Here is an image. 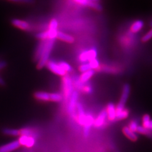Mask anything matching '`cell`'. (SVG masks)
<instances>
[{"label":"cell","instance_id":"e0dca14e","mask_svg":"<svg viewBox=\"0 0 152 152\" xmlns=\"http://www.w3.org/2000/svg\"><path fill=\"white\" fill-rule=\"evenodd\" d=\"M144 26V23L141 20H137L131 26V31L132 32L136 33L140 31Z\"/></svg>","mask_w":152,"mask_h":152},{"label":"cell","instance_id":"8fae6325","mask_svg":"<svg viewBox=\"0 0 152 152\" xmlns=\"http://www.w3.org/2000/svg\"><path fill=\"white\" fill-rule=\"evenodd\" d=\"M107 112L109 120L113 121L116 119V109L115 108L114 104L112 103L108 104Z\"/></svg>","mask_w":152,"mask_h":152},{"label":"cell","instance_id":"d6a6232c","mask_svg":"<svg viewBox=\"0 0 152 152\" xmlns=\"http://www.w3.org/2000/svg\"><path fill=\"white\" fill-rule=\"evenodd\" d=\"M91 70V68L89 64H83V65H81L79 67V71L81 72L82 73H84L85 72Z\"/></svg>","mask_w":152,"mask_h":152},{"label":"cell","instance_id":"277c9868","mask_svg":"<svg viewBox=\"0 0 152 152\" xmlns=\"http://www.w3.org/2000/svg\"><path fill=\"white\" fill-rule=\"evenodd\" d=\"M63 91L64 96L66 99L71 97L72 94V84L69 76H65L63 78Z\"/></svg>","mask_w":152,"mask_h":152},{"label":"cell","instance_id":"1f68e13d","mask_svg":"<svg viewBox=\"0 0 152 152\" xmlns=\"http://www.w3.org/2000/svg\"><path fill=\"white\" fill-rule=\"evenodd\" d=\"M139 126L137 125V124L136 123L135 121H132L129 125V128L131 130L134 132H135L137 131V128H138Z\"/></svg>","mask_w":152,"mask_h":152},{"label":"cell","instance_id":"4dcf8cb0","mask_svg":"<svg viewBox=\"0 0 152 152\" xmlns=\"http://www.w3.org/2000/svg\"><path fill=\"white\" fill-rule=\"evenodd\" d=\"M152 38V29H151L147 34H145L143 37L142 38V41L143 42H147L149 41L150 39Z\"/></svg>","mask_w":152,"mask_h":152},{"label":"cell","instance_id":"836d02e7","mask_svg":"<svg viewBox=\"0 0 152 152\" xmlns=\"http://www.w3.org/2000/svg\"><path fill=\"white\" fill-rule=\"evenodd\" d=\"M80 59L82 61H85L86 60H88V51H85L80 56Z\"/></svg>","mask_w":152,"mask_h":152},{"label":"cell","instance_id":"4316f807","mask_svg":"<svg viewBox=\"0 0 152 152\" xmlns=\"http://www.w3.org/2000/svg\"><path fill=\"white\" fill-rule=\"evenodd\" d=\"M151 118L150 116L148 114H145L144 115L143 118H142V124H143V126L147 129L148 126L149 125L150 121H151Z\"/></svg>","mask_w":152,"mask_h":152},{"label":"cell","instance_id":"f35d334b","mask_svg":"<svg viewBox=\"0 0 152 152\" xmlns=\"http://www.w3.org/2000/svg\"><path fill=\"white\" fill-rule=\"evenodd\" d=\"M150 26H151V27H152V20L151 22V23H150Z\"/></svg>","mask_w":152,"mask_h":152},{"label":"cell","instance_id":"603a6c76","mask_svg":"<svg viewBox=\"0 0 152 152\" xmlns=\"http://www.w3.org/2000/svg\"><path fill=\"white\" fill-rule=\"evenodd\" d=\"M136 132L141 134H144V135H149L151 134V130L145 128L144 126H139Z\"/></svg>","mask_w":152,"mask_h":152},{"label":"cell","instance_id":"9c48e42d","mask_svg":"<svg viewBox=\"0 0 152 152\" xmlns=\"http://www.w3.org/2000/svg\"><path fill=\"white\" fill-rule=\"evenodd\" d=\"M107 112L105 110H103L100 114L98 115V118L94 122V125L96 127H100L103 125L105 121L106 120V117H107Z\"/></svg>","mask_w":152,"mask_h":152},{"label":"cell","instance_id":"83f0119b","mask_svg":"<svg viewBox=\"0 0 152 152\" xmlns=\"http://www.w3.org/2000/svg\"><path fill=\"white\" fill-rule=\"evenodd\" d=\"M35 144V139L32 136H28L26 147L27 148L32 147Z\"/></svg>","mask_w":152,"mask_h":152},{"label":"cell","instance_id":"52a82bcc","mask_svg":"<svg viewBox=\"0 0 152 152\" xmlns=\"http://www.w3.org/2000/svg\"><path fill=\"white\" fill-rule=\"evenodd\" d=\"M78 92L77 91H74L71 95L70 98V102L68 106V110L71 114H72L74 112L75 108L77 107V102L78 99Z\"/></svg>","mask_w":152,"mask_h":152},{"label":"cell","instance_id":"7a4b0ae2","mask_svg":"<svg viewBox=\"0 0 152 152\" xmlns=\"http://www.w3.org/2000/svg\"><path fill=\"white\" fill-rule=\"evenodd\" d=\"M130 92V86L129 84H125L123 88L122 95L120 99V102L116 107V113L121 112L125 110V104L128 99Z\"/></svg>","mask_w":152,"mask_h":152},{"label":"cell","instance_id":"44dd1931","mask_svg":"<svg viewBox=\"0 0 152 152\" xmlns=\"http://www.w3.org/2000/svg\"><path fill=\"white\" fill-rule=\"evenodd\" d=\"M129 115V112L127 110H124L123 111L116 113V119L117 120H123L126 118Z\"/></svg>","mask_w":152,"mask_h":152},{"label":"cell","instance_id":"30bf717a","mask_svg":"<svg viewBox=\"0 0 152 152\" xmlns=\"http://www.w3.org/2000/svg\"><path fill=\"white\" fill-rule=\"evenodd\" d=\"M94 121L93 120L92 116L88 115L86 117L85 122L84 124V130H83V134L85 137H87L88 136L90 130L91 128V126L94 124Z\"/></svg>","mask_w":152,"mask_h":152},{"label":"cell","instance_id":"8d00e7d4","mask_svg":"<svg viewBox=\"0 0 152 152\" xmlns=\"http://www.w3.org/2000/svg\"><path fill=\"white\" fill-rule=\"evenodd\" d=\"M5 83L4 80L0 77V85L4 86V85H5Z\"/></svg>","mask_w":152,"mask_h":152},{"label":"cell","instance_id":"f546056e","mask_svg":"<svg viewBox=\"0 0 152 152\" xmlns=\"http://www.w3.org/2000/svg\"><path fill=\"white\" fill-rule=\"evenodd\" d=\"M58 21L55 19H52L49 24V29H55L57 30V27H58Z\"/></svg>","mask_w":152,"mask_h":152},{"label":"cell","instance_id":"484cf974","mask_svg":"<svg viewBox=\"0 0 152 152\" xmlns=\"http://www.w3.org/2000/svg\"><path fill=\"white\" fill-rule=\"evenodd\" d=\"M88 60H91L94 59H96L97 52L96 50L91 49L89 51H88Z\"/></svg>","mask_w":152,"mask_h":152},{"label":"cell","instance_id":"3957f363","mask_svg":"<svg viewBox=\"0 0 152 152\" xmlns=\"http://www.w3.org/2000/svg\"><path fill=\"white\" fill-rule=\"evenodd\" d=\"M46 65L50 71L55 74L60 76H66V72L61 68L60 65L55 63L53 61L50 60Z\"/></svg>","mask_w":152,"mask_h":152},{"label":"cell","instance_id":"ac0fdd59","mask_svg":"<svg viewBox=\"0 0 152 152\" xmlns=\"http://www.w3.org/2000/svg\"><path fill=\"white\" fill-rule=\"evenodd\" d=\"M94 75V71L92 69L83 73L80 76V80L83 82H86L90 80L91 77Z\"/></svg>","mask_w":152,"mask_h":152},{"label":"cell","instance_id":"7c38bea8","mask_svg":"<svg viewBox=\"0 0 152 152\" xmlns=\"http://www.w3.org/2000/svg\"><path fill=\"white\" fill-rule=\"evenodd\" d=\"M46 41H47V39L42 41L40 42L39 45H38V48L37 49V50H36V51L35 53V55H34L35 60H39L40 58H41V56L44 53V50L45 49Z\"/></svg>","mask_w":152,"mask_h":152},{"label":"cell","instance_id":"4fadbf2b","mask_svg":"<svg viewBox=\"0 0 152 152\" xmlns=\"http://www.w3.org/2000/svg\"><path fill=\"white\" fill-rule=\"evenodd\" d=\"M56 38L70 44L73 43L75 42V38H73L72 36L61 32H58Z\"/></svg>","mask_w":152,"mask_h":152},{"label":"cell","instance_id":"d6986e66","mask_svg":"<svg viewBox=\"0 0 152 152\" xmlns=\"http://www.w3.org/2000/svg\"><path fill=\"white\" fill-rule=\"evenodd\" d=\"M3 132L6 135H10V136H16L20 135V130L17 129H14L6 128L3 130Z\"/></svg>","mask_w":152,"mask_h":152},{"label":"cell","instance_id":"6da1fadb","mask_svg":"<svg viewBox=\"0 0 152 152\" xmlns=\"http://www.w3.org/2000/svg\"><path fill=\"white\" fill-rule=\"evenodd\" d=\"M55 41V39L48 38L47 39L44 53L41 56V58L38 61V64L37 65V68L38 69H42L45 65H46L47 63L49 61V56L51 52L52 49L53 48Z\"/></svg>","mask_w":152,"mask_h":152},{"label":"cell","instance_id":"d4e9b609","mask_svg":"<svg viewBox=\"0 0 152 152\" xmlns=\"http://www.w3.org/2000/svg\"><path fill=\"white\" fill-rule=\"evenodd\" d=\"M21 136H32V131L28 128H24L20 130Z\"/></svg>","mask_w":152,"mask_h":152},{"label":"cell","instance_id":"d590c367","mask_svg":"<svg viewBox=\"0 0 152 152\" xmlns=\"http://www.w3.org/2000/svg\"><path fill=\"white\" fill-rule=\"evenodd\" d=\"M148 129L149 130H152V120H151L149 124V125L148 126V127H147Z\"/></svg>","mask_w":152,"mask_h":152},{"label":"cell","instance_id":"e575fe53","mask_svg":"<svg viewBox=\"0 0 152 152\" xmlns=\"http://www.w3.org/2000/svg\"><path fill=\"white\" fill-rule=\"evenodd\" d=\"M7 65V63L5 61H0V69L5 68Z\"/></svg>","mask_w":152,"mask_h":152},{"label":"cell","instance_id":"5b68a950","mask_svg":"<svg viewBox=\"0 0 152 152\" xmlns=\"http://www.w3.org/2000/svg\"><path fill=\"white\" fill-rule=\"evenodd\" d=\"M20 144L18 140L13 141L0 147V152H11L19 148Z\"/></svg>","mask_w":152,"mask_h":152},{"label":"cell","instance_id":"8992f818","mask_svg":"<svg viewBox=\"0 0 152 152\" xmlns=\"http://www.w3.org/2000/svg\"><path fill=\"white\" fill-rule=\"evenodd\" d=\"M77 3L83 6H88L91 8H93L98 11H102V6L100 5L98 2L94 1H86V0H79L75 1Z\"/></svg>","mask_w":152,"mask_h":152},{"label":"cell","instance_id":"ba28073f","mask_svg":"<svg viewBox=\"0 0 152 152\" xmlns=\"http://www.w3.org/2000/svg\"><path fill=\"white\" fill-rule=\"evenodd\" d=\"M11 23L12 25L22 30H28L29 29V24L27 22L18 19H14L11 20Z\"/></svg>","mask_w":152,"mask_h":152},{"label":"cell","instance_id":"7402d4cb","mask_svg":"<svg viewBox=\"0 0 152 152\" xmlns=\"http://www.w3.org/2000/svg\"><path fill=\"white\" fill-rule=\"evenodd\" d=\"M58 64L60 65L61 68L66 72H70L72 70V68L71 65L66 62L60 61Z\"/></svg>","mask_w":152,"mask_h":152},{"label":"cell","instance_id":"74e56055","mask_svg":"<svg viewBox=\"0 0 152 152\" xmlns=\"http://www.w3.org/2000/svg\"><path fill=\"white\" fill-rule=\"evenodd\" d=\"M85 91L87 92H91V88L90 87H87L86 89L85 90Z\"/></svg>","mask_w":152,"mask_h":152},{"label":"cell","instance_id":"9a60e30c","mask_svg":"<svg viewBox=\"0 0 152 152\" xmlns=\"http://www.w3.org/2000/svg\"><path fill=\"white\" fill-rule=\"evenodd\" d=\"M77 108L78 110V115H79V122L80 123L81 125H84L86 116L85 115L84 110H83L81 104L80 103H77Z\"/></svg>","mask_w":152,"mask_h":152},{"label":"cell","instance_id":"f1b7e54d","mask_svg":"<svg viewBox=\"0 0 152 152\" xmlns=\"http://www.w3.org/2000/svg\"><path fill=\"white\" fill-rule=\"evenodd\" d=\"M88 64L90 65L91 69H95V68H97L99 66V63L96 59H94L90 60V63Z\"/></svg>","mask_w":152,"mask_h":152},{"label":"cell","instance_id":"cb8c5ba5","mask_svg":"<svg viewBox=\"0 0 152 152\" xmlns=\"http://www.w3.org/2000/svg\"><path fill=\"white\" fill-rule=\"evenodd\" d=\"M36 37L40 39L41 40H46L48 39L49 38V33H48V31H45L44 32L39 33L36 35Z\"/></svg>","mask_w":152,"mask_h":152},{"label":"cell","instance_id":"2e32d148","mask_svg":"<svg viewBox=\"0 0 152 152\" xmlns=\"http://www.w3.org/2000/svg\"><path fill=\"white\" fill-rule=\"evenodd\" d=\"M123 132L126 136L132 141H136L137 139V136L135 132L131 130L128 127H125L123 129Z\"/></svg>","mask_w":152,"mask_h":152},{"label":"cell","instance_id":"ffe728a7","mask_svg":"<svg viewBox=\"0 0 152 152\" xmlns=\"http://www.w3.org/2000/svg\"><path fill=\"white\" fill-rule=\"evenodd\" d=\"M62 100V96L59 93H51L50 101L54 102H59Z\"/></svg>","mask_w":152,"mask_h":152},{"label":"cell","instance_id":"5bb4252c","mask_svg":"<svg viewBox=\"0 0 152 152\" xmlns=\"http://www.w3.org/2000/svg\"><path fill=\"white\" fill-rule=\"evenodd\" d=\"M34 96L39 100L45 102L50 101V93L49 92L37 91L34 93Z\"/></svg>","mask_w":152,"mask_h":152}]
</instances>
